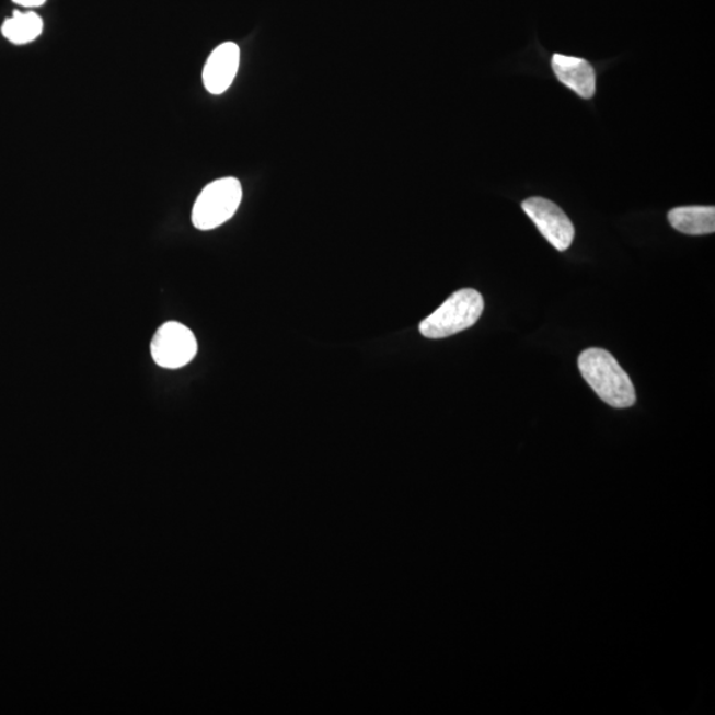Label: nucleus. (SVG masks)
I'll return each instance as SVG.
<instances>
[{"label":"nucleus","instance_id":"0eeeda50","mask_svg":"<svg viewBox=\"0 0 715 715\" xmlns=\"http://www.w3.org/2000/svg\"><path fill=\"white\" fill-rule=\"evenodd\" d=\"M552 65L556 78L563 85L586 100L595 96L597 76L590 62L579 57L554 55Z\"/></svg>","mask_w":715,"mask_h":715},{"label":"nucleus","instance_id":"1a4fd4ad","mask_svg":"<svg viewBox=\"0 0 715 715\" xmlns=\"http://www.w3.org/2000/svg\"><path fill=\"white\" fill-rule=\"evenodd\" d=\"M43 33V19L33 11H14L11 18L5 19L2 34L12 44L23 46L34 42Z\"/></svg>","mask_w":715,"mask_h":715},{"label":"nucleus","instance_id":"20e7f679","mask_svg":"<svg viewBox=\"0 0 715 715\" xmlns=\"http://www.w3.org/2000/svg\"><path fill=\"white\" fill-rule=\"evenodd\" d=\"M151 357L163 369L185 367L198 353V342L189 328L180 322H168L158 328L150 345Z\"/></svg>","mask_w":715,"mask_h":715},{"label":"nucleus","instance_id":"9d476101","mask_svg":"<svg viewBox=\"0 0 715 715\" xmlns=\"http://www.w3.org/2000/svg\"><path fill=\"white\" fill-rule=\"evenodd\" d=\"M12 2L22 5V8L25 9H35L42 8V5L47 2V0H12Z\"/></svg>","mask_w":715,"mask_h":715},{"label":"nucleus","instance_id":"423d86ee","mask_svg":"<svg viewBox=\"0 0 715 715\" xmlns=\"http://www.w3.org/2000/svg\"><path fill=\"white\" fill-rule=\"evenodd\" d=\"M240 65V48L238 44L227 42L220 44L208 57L204 69V84L211 94L224 93L237 78Z\"/></svg>","mask_w":715,"mask_h":715},{"label":"nucleus","instance_id":"6e6552de","mask_svg":"<svg viewBox=\"0 0 715 715\" xmlns=\"http://www.w3.org/2000/svg\"><path fill=\"white\" fill-rule=\"evenodd\" d=\"M674 230L687 235H708L715 231L714 207H677L668 214Z\"/></svg>","mask_w":715,"mask_h":715},{"label":"nucleus","instance_id":"39448f33","mask_svg":"<svg viewBox=\"0 0 715 715\" xmlns=\"http://www.w3.org/2000/svg\"><path fill=\"white\" fill-rule=\"evenodd\" d=\"M522 208L555 250L563 252L569 249L574 242L575 228L561 207L545 198H529L523 201Z\"/></svg>","mask_w":715,"mask_h":715},{"label":"nucleus","instance_id":"7ed1b4c3","mask_svg":"<svg viewBox=\"0 0 715 715\" xmlns=\"http://www.w3.org/2000/svg\"><path fill=\"white\" fill-rule=\"evenodd\" d=\"M243 188L237 178H221L210 183L196 199L193 224L200 231H211L223 226L237 214L242 204Z\"/></svg>","mask_w":715,"mask_h":715},{"label":"nucleus","instance_id":"f257e3e1","mask_svg":"<svg viewBox=\"0 0 715 715\" xmlns=\"http://www.w3.org/2000/svg\"><path fill=\"white\" fill-rule=\"evenodd\" d=\"M578 366L580 374L604 403L615 408L634 406L635 385L611 353L592 347L580 354Z\"/></svg>","mask_w":715,"mask_h":715},{"label":"nucleus","instance_id":"f03ea898","mask_svg":"<svg viewBox=\"0 0 715 715\" xmlns=\"http://www.w3.org/2000/svg\"><path fill=\"white\" fill-rule=\"evenodd\" d=\"M483 312V296L474 289H461L422 321L419 331L429 339L451 337L476 324Z\"/></svg>","mask_w":715,"mask_h":715}]
</instances>
